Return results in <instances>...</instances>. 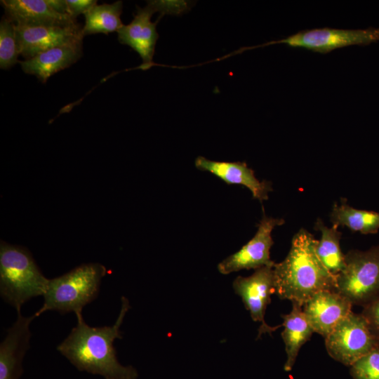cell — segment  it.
I'll use <instances>...</instances> for the list:
<instances>
[{"mask_svg": "<svg viewBox=\"0 0 379 379\" xmlns=\"http://www.w3.org/2000/svg\"><path fill=\"white\" fill-rule=\"evenodd\" d=\"M119 316L112 326L92 327L87 324L82 312H77V325L57 347V350L79 371L99 375L105 379H136L138 373L132 366H124L117 360L113 345L122 338L120 327L131 308L126 298H121Z\"/></svg>", "mask_w": 379, "mask_h": 379, "instance_id": "obj_1", "label": "cell"}, {"mask_svg": "<svg viewBox=\"0 0 379 379\" xmlns=\"http://www.w3.org/2000/svg\"><path fill=\"white\" fill-rule=\"evenodd\" d=\"M318 240L304 228L293 237L284 260L273 266L275 293L282 300L303 305L322 291H336V277L331 274L316 253Z\"/></svg>", "mask_w": 379, "mask_h": 379, "instance_id": "obj_2", "label": "cell"}, {"mask_svg": "<svg viewBox=\"0 0 379 379\" xmlns=\"http://www.w3.org/2000/svg\"><path fill=\"white\" fill-rule=\"evenodd\" d=\"M48 280L26 248L1 241L0 295L17 312L30 299L44 295Z\"/></svg>", "mask_w": 379, "mask_h": 379, "instance_id": "obj_3", "label": "cell"}, {"mask_svg": "<svg viewBox=\"0 0 379 379\" xmlns=\"http://www.w3.org/2000/svg\"><path fill=\"white\" fill-rule=\"evenodd\" d=\"M107 270L98 262L82 264L71 271L49 279L44 303L34 313L37 317L54 310L60 314L82 312L84 307L95 300Z\"/></svg>", "mask_w": 379, "mask_h": 379, "instance_id": "obj_4", "label": "cell"}, {"mask_svg": "<svg viewBox=\"0 0 379 379\" xmlns=\"http://www.w3.org/2000/svg\"><path fill=\"white\" fill-rule=\"evenodd\" d=\"M345 262L336 277V291L352 305L364 307L379 295V245L348 251Z\"/></svg>", "mask_w": 379, "mask_h": 379, "instance_id": "obj_5", "label": "cell"}, {"mask_svg": "<svg viewBox=\"0 0 379 379\" xmlns=\"http://www.w3.org/2000/svg\"><path fill=\"white\" fill-rule=\"evenodd\" d=\"M328 354L346 366L379 347V341L371 332L360 314L351 312L325 338Z\"/></svg>", "mask_w": 379, "mask_h": 379, "instance_id": "obj_6", "label": "cell"}, {"mask_svg": "<svg viewBox=\"0 0 379 379\" xmlns=\"http://www.w3.org/2000/svg\"><path fill=\"white\" fill-rule=\"evenodd\" d=\"M379 41V29H343L319 28L301 31L270 44H285L321 53L352 45H368Z\"/></svg>", "mask_w": 379, "mask_h": 379, "instance_id": "obj_7", "label": "cell"}, {"mask_svg": "<svg viewBox=\"0 0 379 379\" xmlns=\"http://www.w3.org/2000/svg\"><path fill=\"white\" fill-rule=\"evenodd\" d=\"M282 218L267 217L265 214L258 224L254 237L240 250L225 258L218 265L222 274H229L242 270L258 269L274 266L270 259V248L274 244L272 232L277 226L284 224Z\"/></svg>", "mask_w": 379, "mask_h": 379, "instance_id": "obj_8", "label": "cell"}, {"mask_svg": "<svg viewBox=\"0 0 379 379\" xmlns=\"http://www.w3.org/2000/svg\"><path fill=\"white\" fill-rule=\"evenodd\" d=\"M233 288L254 321L260 323L258 338L264 333L272 334L280 326H270L265 321L271 295L275 293L273 266H265L255 270L249 277L238 276L233 281Z\"/></svg>", "mask_w": 379, "mask_h": 379, "instance_id": "obj_9", "label": "cell"}, {"mask_svg": "<svg viewBox=\"0 0 379 379\" xmlns=\"http://www.w3.org/2000/svg\"><path fill=\"white\" fill-rule=\"evenodd\" d=\"M20 54L25 60L50 48L82 42L84 36L80 25L68 26H25L14 24Z\"/></svg>", "mask_w": 379, "mask_h": 379, "instance_id": "obj_10", "label": "cell"}, {"mask_svg": "<svg viewBox=\"0 0 379 379\" xmlns=\"http://www.w3.org/2000/svg\"><path fill=\"white\" fill-rule=\"evenodd\" d=\"M155 12H159L156 1H148L145 7H138L133 20L124 25L117 32L119 41L129 46L140 55L142 62L138 68L142 70H147L154 65L153 56L159 38L156 27L162 17L152 22L151 18Z\"/></svg>", "mask_w": 379, "mask_h": 379, "instance_id": "obj_11", "label": "cell"}, {"mask_svg": "<svg viewBox=\"0 0 379 379\" xmlns=\"http://www.w3.org/2000/svg\"><path fill=\"white\" fill-rule=\"evenodd\" d=\"M352 303L336 291H322L303 305V312L316 332L328 336L338 324L352 312Z\"/></svg>", "mask_w": 379, "mask_h": 379, "instance_id": "obj_12", "label": "cell"}, {"mask_svg": "<svg viewBox=\"0 0 379 379\" xmlns=\"http://www.w3.org/2000/svg\"><path fill=\"white\" fill-rule=\"evenodd\" d=\"M34 314L24 317L18 312L14 324L0 344V379H19L23 369L22 363L29 348L31 331L29 326Z\"/></svg>", "mask_w": 379, "mask_h": 379, "instance_id": "obj_13", "label": "cell"}, {"mask_svg": "<svg viewBox=\"0 0 379 379\" xmlns=\"http://www.w3.org/2000/svg\"><path fill=\"white\" fill-rule=\"evenodd\" d=\"M194 165L199 170L215 175L227 185H240L247 187L253 198L260 202L268 199L269 192L273 190L271 182L260 181L246 162L218 161L199 156L194 161Z\"/></svg>", "mask_w": 379, "mask_h": 379, "instance_id": "obj_14", "label": "cell"}, {"mask_svg": "<svg viewBox=\"0 0 379 379\" xmlns=\"http://www.w3.org/2000/svg\"><path fill=\"white\" fill-rule=\"evenodd\" d=\"M1 4L6 16L15 25L68 26L77 24V20L71 15L55 11L49 0H2Z\"/></svg>", "mask_w": 379, "mask_h": 379, "instance_id": "obj_15", "label": "cell"}, {"mask_svg": "<svg viewBox=\"0 0 379 379\" xmlns=\"http://www.w3.org/2000/svg\"><path fill=\"white\" fill-rule=\"evenodd\" d=\"M81 55L82 42H78L50 48L19 63L24 72L46 83L51 76L76 62Z\"/></svg>", "mask_w": 379, "mask_h": 379, "instance_id": "obj_16", "label": "cell"}, {"mask_svg": "<svg viewBox=\"0 0 379 379\" xmlns=\"http://www.w3.org/2000/svg\"><path fill=\"white\" fill-rule=\"evenodd\" d=\"M284 330L281 337L285 345L286 361L284 370L290 371L296 360L301 347L310 340L314 330L307 321L302 306L292 302V310L288 314L281 315Z\"/></svg>", "mask_w": 379, "mask_h": 379, "instance_id": "obj_17", "label": "cell"}, {"mask_svg": "<svg viewBox=\"0 0 379 379\" xmlns=\"http://www.w3.org/2000/svg\"><path fill=\"white\" fill-rule=\"evenodd\" d=\"M333 226L347 227L352 232L363 234H376L379 230V213L360 210L350 206L347 200L340 199V204L335 202L331 213Z\"/></svg>", "mask_w": 379, "mask_h": 379, "instance_id": "obj_18", "label": "cell"}, {"mask_svg": "<svg viewBox=\"0 0 379 379\" xmlns=\"http://www.w3.org/2000/svg\"><path fill=\"white\" fill-rule=\"evenodd\" d=\"M338 228L327 227L319 218L314 226L316 231L321 232V238L316 246L317 255L328 271L335 277L343 271L345 265V254L340 246L342 233Z\"/></svg>", "mask_w": 379, "mask_h": 379, "instance_id": "obj_19", "label": "cell"}, {"mask_svg": "<svg viewBox=\"0 0 379 379\" xmlns=\"http://www.w3.org/2000/svg\"><path fill=\"white\" fill-rule=\"evenodd\" d=\"M123 3L117 1L112 4L95 5L85 15V25L82 27L84 36L118 32L124 25L121 20Z\"/></svg>", "mask_w": 379, "mask_h": 379, "instance_id": "obj_20", "label": "cell"}, {"mask_svg": "<svg viewBox=\"0 0 379 379\" xmlns=\"http://www.w3.org/2000/svg\"><path fill=\"white\" fill-rule=\"evenodd\" d=\"M14 24L5 15L0 23V67L7 69L19 62Z\"/></svg>", "mask_w": 379, "mask_h": 379, "instance_id": "obj_21", "label": "cell"}, {"mask_svg": "<svg viewBox=\"0 0 379 379\" xmlns=\"http://www.w3.org/2000/svg\"><path fill=\"white\" fill-rule=\"evenodd\" d=\"M350 366L353 379H379V347L363 356Z\"/></svg>", "mask_w": 379, "mask_h": 379, "instance_id": "obj_22", "label": "cell"}, {"mask_svg": "<svg viewBox=\"0 0 379 379\" xmlns=\"http://www.w3.org/2000/svg\"><path fill=\"white\" fill-rule=\"evenodd\" d=\"M361 314L372 334L379 341V295L363 307Z\"/></svg>", "mask_w": 379, "mask_h": 379, "instance_id": "obj_23", "label": "cell"}, {"mask_svg": "<svg viewBox=\"0 0 379 379\" xmlns=\"http://www.w3.org/2000/svg\"><path fill=\"white\" fill-rule=\"evenodd\" d=\"M69 14L77 19V16L85 14L91 8L97 5L95 0H66Z\"/></svg>", "mask_w": 379, "mask_h": 379, "instance_id": "obj_24", "label": "cell"}]
</instances>
